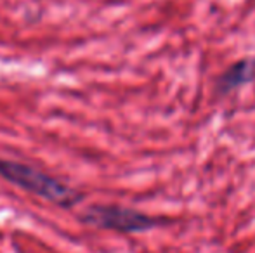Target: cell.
<instances>
[{
  "instance_id": "1",
  "label": "cell",
  "mask_w": 255,
  "mask_h": 253,
  "mask_svg": "<svg viewBox=\"0 0 255 253\" xmlns=\"http://www.w3.org/2000/svg\"><path fill=\"white\" fill-rule=\"evenodd\" d=\"M0 175L12 182L14 186L31 192L38 198H44L45 201H51L61 208H73L84 199V194L77 189L66 186L35 167L19 162L0 160Z\"/></svg>"
},
{
  "instance_id": "2",
  "label": "cell",
  "mask_w": 255,
  "mask_h": 253,
  "mask_svg": "<svg viewBox=\"0 0 255 253\" xmlns=\"http://www.w3.org/2000/svg\"><path fill=\"white\" fill-rule=\"evenodd\" d=\"M78 219L87 226L124 234L146 233V231H151L154 227L163 226V222H167L160 217H153L148 215V213L137 212V210L124 208V206L117 205L89 206L78 215Z\"/></svg>"
},
{
  "instance_id": "3",
  "label": "cell",
  "mask_w": 255,
  "mask_h": 253,
  "mask_svg": "<svg viewBox=\"0 0 255 253\" xmlns=\"http://www.w3.org/2000/svg\"><path fill=\"white\" fill-rule=\"evenodd\" d=\"M255 80V58H243L233 63L228 70L215 80V94L219 97L235 92L236 88Z\"/></svg>"
}]
</instances>
